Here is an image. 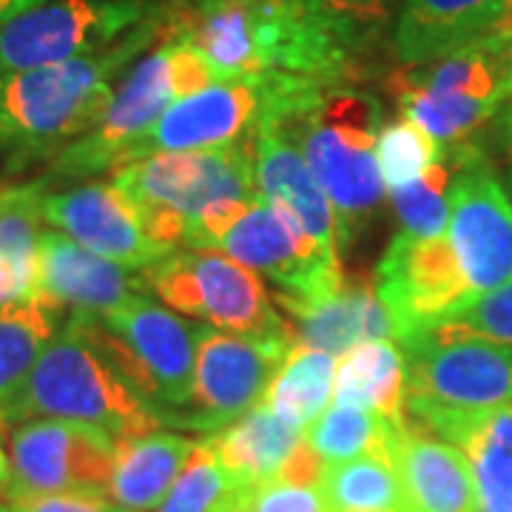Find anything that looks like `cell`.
I'll return each mask as SVG.
<instances>
[{"mask_svg":"<svg viewBox=\"0 0 512 512\" xmlns=\"http://www.w3.org/2000/svg\"><path fill=\"white\" fill-rule=\"evenodd\" d=\"M436 436L464 453L476 512H512V404L444 424Z\"/></svg>","mask_w":512,"mask_h":512,"instance_id":"cell-24","label":"cell"},{"mask_svg":"<svg viewBox=\"0 0 512 512\" xmlns=\"http://www.w3.org/2000/svg\"><path fill=\"white\" fill-rule=\"evenodd\" d=\"M387 86L396 97L399 114L407 117L410 123H416L424 134H430L444 148L458 146L461 140H467L498 111L493 103L476 100V97L430 94L396 83V80H387Z\"/></svg>","mask_w":512,"mask_h":512,"instance_id":"cell-32","label":"cell"},{"mask_svg":"<svg viewBox=\"0 0 512 512\" xmlns=\"http://www.w3.org/2000/svg\"><path fill=\"white\" fill-rule=\"evenodd\" d=\"M265 111L262 80H217L202 92L171 103L151 128L134 160L163 151H214L254 137Z\"/></svg>","mask_w":512,"mask_h":512,"instance_id":"cell-17","label":"cell"},{"mask_svg":"<svg viewBox=\"0 0 512 512\" xmlns=\"http://www.w3.org/2000/svg\"><path fill=\"white\" fill-rule=\"evenodd\" d=\"M3 413H0V430H3ZM9 476H12V467H9V458H6V453H3V447H0V484H6L9 481Z\"/></svg>","mask_w":512,"mask_h":512,"instance_id":"cell-43","label":"cell"},{"mask_svg":"<svg viewBox=\"0 0 512 512\" xmlns=\"http://www.w3.org/2000/svg\"><path fill=\"white\" fill-rule=\"evenodd\" d=\"M510 6L512 0H402L393 32L396 60L421 66L473 46Z\"/></svg>","mask_w":512,"mask_h":512,"instance_id":"cell-21","label":"cell"},{"mask_svg":"<svg viewBox=\"0 0 512 512\" xmlns=\"http://www.w3.org/2000/svg\"><path fill=\"white\" fill-rule=\"evenodd\" d=\"M208 439L237 487H248L271 481L305 441V430L259 402L254 410H248Z\"/></svg>","mask_w":512,"mask_h":512,"instance_id":"cell-26","label":"cell"},{"mask_svg":"<svg viewBox=\"0 0 512 512\" xmlns=\"http://www.w3.org/2000/svg\"><path fill=\"white\" fill-rule=\"evenodd\" d=\"M148 288L171 311L200 316L220 330L293 342V328L274 311L254 271L217 248H180L143 268Z\"/></svg>","mask_w":512,"mask_h":512,"instance_id":"cell-8","label":"cell"},{"mask_svg":"<svg viewBox=\"0 0 512 512\" xmlns=\"http://www.w3.org/2000/svg\"><path fill=\"white\" fill-rule=\"evenodd\" d=\"M501 126H504V137H507V143L512 146V97L504 103V109H501Z\"/></svg>","mask_w":512,"mask_h":512,"instance_id":"cell-42","label":"cell"},{"mask_svg":"<svg viewBox=\"0 0 512 512\" xmlns=\"http://www.w3.org/2000/svg\"><path fill=\"white\" fill-rule=\"evenodd\" d=\"M114 362L157 410L163 427H174L191 399L200 328L151 296L94 319Z\"/></svg>","mask_w":512,"mask_h":512,"instance_id":"cell-10","label":"cell"},{"mask_svg":"<svg viewBox=\"0 0 512 512\" xmlns=\"http://www.w3.org/2000/svg\"><path fill=\"white\" fill-rule=\"evenodd\" d=\"M237 490V481L222 467L211 439H202L157 512H217Z\"/></svg>","mask_w":512,"mask_h":512,"instance_id":"cell-35","label":"cell"},{"mask_svg":"<svg viewBox=\"0 0 512 512\" xmlns=\"http://www.w3.org/2000/svg\"><path fill=\"white\" fill-rule=\"evenodd\" d=\"M0 498L15 512H131L103 493H18L0 487Z\"/></svg>","mask_w":512,"mask_h":512,"instance_id":"cell-38","label":"cell"},{"mask_svg":"<svg viewBox=\"0 0 512 512\" xmlns=\"http://www.w3.org/2000/svg\"><path fill=\"white\" fill-rule=\"evenodd\" d=\"M143 228L165 254L185 248L188 228L214 202L254 200V137L214 151H163L114 171Z\"/></svg>","mask_w":512,"mask_h":512,"instance_id":"cell-6","label":"cell"},{"mask_svg":"<svg viewBox=\"0 0 512 512\" xmlns=\"http://www.w3.org/2000/svg\"><path fill=\"white\" fill-rule=\"evenodd\" d=\"M450 183H453V160L444 148V157L430 165L419 180L390 191L393 211L402 225L399 231L402 237L430 239L444 234L447 211H450V202H447Z\"/></svg>","mask_w":512,"mask_h":512,"instance_id":"cell-33","label":"cell"},{"mask_svg":"<svg viewBox=\"0 0 512 512\" xmlns=\"http://www.w3.org/2000/svg\"><path fill=\"white\" fill-rule=\"evenodd\" d=\"M376 291L396 325V342L476 299L447 234L410 239L396 234L376 268Z\"/></svg>","mask_w":512,"mask_h":512,"instance_id":"cell-15","label":"cell"},{"mask_svg":"<svg viewBox=\"0 0 512 512\" xmlns=\"http://www.w3.org/2000/svg\"><path fill=\"white\" fill-rule=\"evenodd\" d=\"M504 188H507V194H510V202H512V168H510V174H507V185H504Z\"/></svg>","mask_w":512,"mask_h":512,"instance_id":"cell-45","label":"cell"},{"mask_svg":"<svg viewBox=\"0 0 512 512\" xmlns=\"http://www.w3.org/2000/svg\"><path fill=\"white\" fill-rule=\"evenodd\" d=\"M148 293L151 288L143 271L92 254L89 248L57 231H49L40 239L35 299L52 311L103 319Z\"/></svg>","mask_w":512,"mask_h":512,"instance_id":"cell-16","label":"cell"},{"mask_svg":"<svg viewBox=\"0 0 512 512\" xmlns=\"http://www.w3.org/2000/svg\"><path fill=\"white\" fill-rule=\"evenodd\" d=\"M217 248L248 271L268 276L285 311L330 291L345 276L342 265L319 251L288 208L259 194Z\"/></svg>","mask_w":512,"mask_h":512,"instance_id":"cell-13","label":"cell"},{"mask_svg":"<svg viewBox=\"0 0 512 512\" xmlns=\"http://www.w3.org/2000/svg\"><path fill=\"white\" fill-rule=\"evenodd\" d=\"M211 83L217 77L191 46L163 40L123 74L100 123L52 157L49 180H83L123 168L171 103Z\"/></svg>","mask_w":512,"mask_h":512,"instance_id":"cell-5","label":"cell"},{"mask_svg":"<svg viewBox=\"0 0 512 512\" xmlns=\"http://www.w3.org/2000/svg\"><path fill=\"white\" fill-rule=\"evenodd\" d=\"M390 456L410 512H476V487L464 453L404 416L393 430Z\"/></svg>","mask_w":512,"mask_h":512,"instance_id":"cell-19","label":"cell"},{"mask_svg":"<svg viewBox=\"0 0 512 512\" xmlns=\"http://www.w3.org/2000/svg\"><path fill=\"white\" fill-rule=\"evenodd\" d=\"M367 29L305 0H163L160 43L177 40L217 80H362Z\"/></svg>","mask_w":512,"mask_h":512,"instance_id":"cell-1","label":"cell"},{"mask_svg":"<svg viewBox=\"0 0 512 512\" xmlns=\"http://www.w3.org/2000/svg\"><path fill=\"white\" fill-rule=\"evenodd\" d=\"M117 439L63 419H32L9 439L12 476L6 490L18 493H103L109 495Z\"/></svg>","mask_w":512,"mask_h":512,"instance_id":"cell-14","label":"cell"},{"mask_svg":"<svg viewBox=\"0 0 512 512\" xmlns=\"http://www.w3.org/2000/svg\"><path fill=\"white\" fill-rule=\"evenodd\" d=\"M336 356L325 350L293 345L285 362L276 370L274 382L265 390L262 404H268L276 416L308 430L333 399Z\"/></svg>","mask_w":512,"mask_h":512,"instance_id":"cell-29","label":"cell"},{"mask_svg":"<svg viewBox=\"0 0 512 512\" xmlns=\"http://www.w3.org/2000/svg\"><path fill=\"white\" fill-rule=\"evenodd\" d=\"M322 495L330 512H410L393 456H359L325 464Z\"/></svg>","mask_w":512,"mask_h":512,"instance_id":"cell-30","label":"cell"},{"mask_svg":"<svg viewBox=\"0 0 512 512\" xmlns=\"http://www.w3.org/2000/svg\"><path fill=\"white\" fill-rule=\"evenodd\" d=\"M3 419L77 421L117 441L163 430L157 410L114 362L97 322L86 316H66Z\"/></svg>","mask_w":512,"mask_h":512,"instance_id":"cell-4","label":"cell"},{"mask_svg":"<svg viewBox=\"0 0 512 512\" xmlns=\"http://www.w3.org/2000/svg\"><path fill=\"white\" fill-rule=\"evenodd\" d=\"M217 512H237V507H234V504H231V498H228L225 504H220V507H217Z\"/></svg>","mask_w":512,"mask_h":512,"instance_id":"cell-44","label":"cell"},{"mask_svg":"<svg viewBox=\"0 0 512 512\" xmlns=\"http://www.w3.org/2000/svg\"><path fill=\"white\" fill-rule=\"evenodd\" d=\"M194 447V439L168 430L117 441L109 498L131 512L157 510L185 470Z\"/></svg>","mask_w":512,"mask_h":512,"instance_id":"cell-23","label":"cell"},{"mask_svg":"<svg viewBox=\"0 0 512 512\" xmlns=\"http://www.w3.org/2000/svg\"><path fill=\"white\" fill-rule=\"evenodd\" d=\"M444 157V146H439L430 134H424L407 117L384 123L376 143V163L387 191L404 188L419 180L421 174Z\"/></svg>","mask_w":512,"mask_h":512,"instance_id":"cell-36","label":"cell"},{"mask_svg":"<svg viewBox=\"0 0 512 512\" xmlns=\"http://www.w3.org/2000/svg\"><path fill=\"white\" fill-rule=\"evenodd\" d=\"M63 322V313L37 299L0 308V413L15 404Z\"/></svg>","mask_w":512,"mask_h":512,"instance_id":"cell-28","label":"cell"},{"mask_svg":"<svg viewBox=\"0 0 512 512\" xmlns=\"http://www.w3.org/2000/svg\"><path fill=\"white\" fill-rule=\"evenodd\" d=\"M46 194V180L0 188V308L35 299Z\"/></svg>","mask_w":512,"mask_h":512,"instance_id":"cell-25","label":"cell"},{"mask_svg":"<svg viewBox=\"0 0 512 512\" xmlns=\"http://www.w3.org/2000/svg\"><path fill=\"white\" fill-rule=\"evenodd\" d=\"M481 43L495 55V60L501 63L504 77H507V94L512 97V6L507 9V15L495 23L487 35L481 37Z\"/></svg>","mask_w":512,"mask_h":512,"instance_id":"cell-40","label":"cell"},{"mask_svg":"<svg viewBox=\"0 0 512 512\" xmlns=\"http://www.w3.org/2000/svg\"><path fill=\"white\" fill-rule=\"evenodd\" d=\"M160 43V15L89 57L0 77V148L18 160L55 157L106 114L117 80Z\"/></svg>","mask_w":512,"mask_h":512,"instance_id":"cell-3","label":"cell"},{"mask_svg":"<svg viewBox=\"0 0 512 512\" xmlns=\"http://www.w3.org/2000/svg\"><path fill=\"white\" fill-rule=\"evenodd\" d=\"M404 416L439 433L444 424L512 404V348L476 339L410 336Z\"/></svg>","mask_w":512,"mask_h":512,"instance_id":"cell-7","label":"cell"},{"mask_svg":"<svg viewBox=\"0 0 512 512\" xmlns=\"http://www.w3.org/2000/svg\"><path fill=\"white\" fill-rule=\"evenodd\" d=\"M237 512H330L319 484H293V481H262L239 487L231 495Z\"/></svg>","mask_w":512,"mask_h":512,"instance_id":"cell-37","label":"cell"},{"mask_svg":"<svg viewBox=\"0 0 512 512\" xmlns=\"http://www.w3.org/2000/svg\"><path fill=\"white\" fill-rule=\"evenodd\" d=\"M163 12V0H43L0 26V77L89 57Z\"/></svg>","mask_w":512,"mask_h":512,"instance_id":"cell-9","label":"cell"},{"mask_svg":"<svg viewBox=\"0 0 512 512\" xmlns=\"http://www.w3.org/2000/svg\"><path fill=\"white\" fill-rule=\"evenodd\" d=\"M265 111L259 128L291 143L311 168L336 214L339 251L362 234L384 202L376 143L384 126L379 97L356 83H322L299 77H259Z\"/></svg>","mask_w":512,"mask_h":512,"instance_id":"cell-2","label":"cell"},{"mask_svg":"<svg viewBox=\"0 0 512 512\" xmlns=\"http://www.w3.org/2000/svg\"><path fill=\"white\" fill-rule=\"evenodd\" d=\"M254 180L259 197L288 208L319 251L339 262L333 205L313 180L305 157L271 128H256L254 134Z\"/></svg>","mask_w":512,"mask_h":512,"instance_id":"cell-22","label":"cell"},{"mask_svg":"<svg viewBox=\"0 0 512 512\" xmlns=\"http://www.w3.org/2000/svg\"><path fill=\"white\" fill-rule=\"evenodd\" d=\"M413 336L476 339V342H493V345H510L512 348V282L470 299L467 305L441 316L439 322L427 325Z\"/></svg>","mask_w":512,"mask_h":512,"instance_id":"cell-34","label":"cell"},{"mask_svg":"<svg viewBox=\"0 0 512 512\" xmlns=\"http://www.w3.org/2000/svg\"><path fill=\"white\" fill-rule=\"evenodd\" d=\"M444 234L473 296L512 282V202L476 146H456Z\"/></svg>","mask_w":512,"mask_h":512,"instance_id":"cell-11","label":"cell"},{"mask_svg":"<svg viewBox=\"0 0 512 512\" xmlns=\"http://www.w3.org/2000/svg\"><path fill=\"white\" fill-rule=\"evenodd\" d=\"M43 220L92 254L137 271L168 256L151 242L134 202L114 183H83L46 194Z\"/></svg>","mask_w":512,"mask_h":512,"instance_id":"cell-18","label":"cell"},{"mask_svg":"<svg viewBox=\"0 0 512 512\" xmlns=\"http://www.w3.org/2000/svg\"><path fill=\"white\" fill-rule=\"evenodd\" d=\"M37 3H43V0H0V26L6 23V20H12L20 12H26V9H32Z\"/></svg>","mask_w":512,"mask_h":512,"instance_id":"cell-41","label":"cell"},{"mask_svg":"<svg viewBox=\"0 0 512 512\" xmlns=\"http://www.w3.org/2000/svg\"><path fill=\"white\" fill-rule=\"evenodd\" d=\"M305 3H311L316 9H325L330 15L370 32V29L387 23L399 0H305Z\"/></svg>","mask_w":512,"mask_h":512,"instance_id":"cell-39","label":"cell"},{"mask_svg":"<svg viewBox=\"0 0 512 512\" xmlns=\"http://www.w3.org/2000/svg\"><path fill=\"white\" fill-rule=\"evenodd\" d=\"M293 342L251 339L228 330L200 328L191 399L174 427L191 433H220L265 399L276 370Z\"/></svg>","mask_w":512,"mask_h":512,"instance_id":"cell-12","label":"cell"},{"mask_svg":"<svg viewBox=\"0 0 512 512\" xmlns=\"http://www.w3.org/2000/svg\"><path fill=\"white\" fill-rule=\"evenodd\" d=\"M396 424L399 421L376 416L370 410L333 404L305 430V441L325 464H342L370 453L390 456Z\"/></svg>","mask_w":512,"mask_h":512,"instance_id":"cell-31","label":"cell"},{"mask_svg":"<svg viewBox=\"0 0 512 512\" xmlns=\"http://www.w3.org/2000/svg\"><path fill=\"white\" fill-rule=\"evenodd\" d=\"M407 399V362L393 339H370L350 348L333 379V404L359 407L390 421L404 419Z\"/></svg>","mask_w":512,"mask_h":512,"instance_id":"cell-27","label":"cell"},{"mask_svg":"<svg viewBox=\"0 0 512 512\" xmlns=\"http://www.w3.org/2000/svg\"><path fill=\"white\" fill-rule=\"evenodd\" d=\"M285 313L293 316L296 345L325 350L330 356H345L350 348L370 339L396 342V325L376 291V282L362 276H342L330 291Z\"/></svg>","mask_w":512,"mask_h":512,"instance_id":"cell-20","label":"cell"},{"mask_svg":"<svg viewBox=\"0 0 512 512\" xmlns=\"http://www.w3.org/2000/svg\"><path fill=\"white\" fill-rule=\"evenodd\" d=\"M0 512H15V510H12V507H9V504H6V501L0 498Z\"/></svg>","mask_w":512,"mask_h":512,"instance_id":"cell-46","label":"cell"}]
</instances>
